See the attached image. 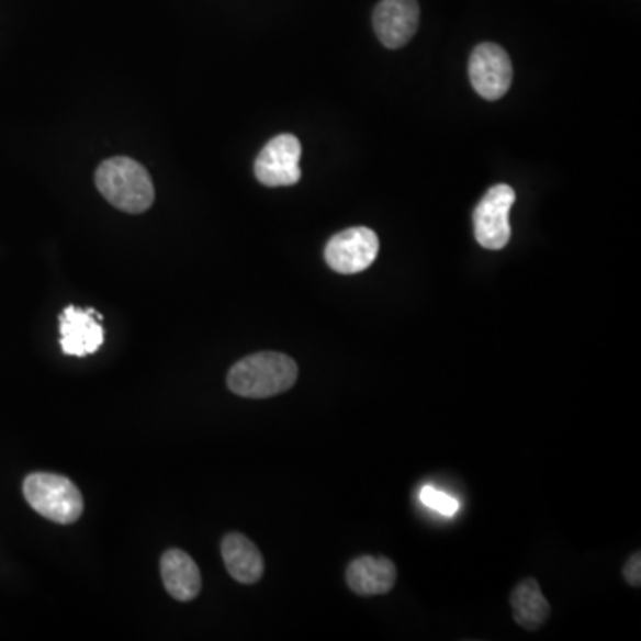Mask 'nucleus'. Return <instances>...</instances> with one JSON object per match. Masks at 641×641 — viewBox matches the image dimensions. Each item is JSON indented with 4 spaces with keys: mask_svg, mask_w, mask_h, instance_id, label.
Wrapping results in <instances>:
<instances>
[{
    "mask_svg": "<svg viewBox=\"0 0 641 641\" xmlns=\"http://www.w3.org/2000/svg\"><path fill=\"white\" fill-rule=\"evenodd\" d=\"M102 316L94 308L70 307L59 316L63 353L71 357H86L99 351L104 345V328L100 325Z\"/></svg>",
    "mask_w": 641,
    "mask_h": 641,
    "instance_id": "9",
    "label": "nucleus"
},
{
    "mask_svg": "<svg viewBox=\"0 0 641 641\" xmlns=\"http://www.w3.org/2000/svg\"><path fill=\"white\" fill-rule=\"evenodd\" d=\"M469 79L483 99H503L514 80V67L505 48L495 43L477 45L469 59Z\"/></svg>",
    "mask_w": 641,
    "mask_h": 641,
    "instance_id": "6",
    "label": "nucleus"
},
{
    "mask_svg": "<svg viewBox=\"0 0 641 641\" xmlns=\"http://www.w3.org/2000/svg\"><path fill=\"white\" fill-rule=\"evenodd\" d=\"M378 254L380 239L376 232L366 227H353L339 232L328 240L325 260L335 273L357 274L373 265Z\"/></svg>",
    "mask_w": 641,
    "mask_h": 641,
    "instance_id": "7",
    "label": "nucleus"
},
{
    "mask_svg": "<svg viewBox=\"0 0 641 641\" xmlns=\"http://www.w3.org/2000/svg\"><path fill=\"white\" fill-rule=\"evenodd\" d=\"M396 565L389 558L360 556L346 571V583L351 592L362 597L385 595L396 585Z\"/></svg>",
    "mask_w": 641,
    "mask_h": 641,
    "instance_id": "10",
    "label": "nucleus"
},
{
    "mask_svg": "<svg viewBox=\"0 0 641 641\" xmlns=\"http://www.w3.org/2000/svg\"><path fill=\"white\" fill-rule=\"evenodd\" d=\"M24 495L29 506L57 524H74L85 511L79 488L68 477L36 472L25 477Z\"/></svg>",
    "mask_w": 641,
    "mask_h": 641,
    "instance_id": "3",
    "label": "nucleus"
},
{
    "mask_svg": "<svg viewBox=\"0 0 641 641\" xmlns=\"http://www.w3.org/2000/svg\"><path fill=\"white\" fill-rule=\"evenodd\" d=\"M623 575H626V581L629 585L634 586V588H640L641 586V554H632L629 558L628 563L623 566Z\"/></svg>",
    "mask_w": 641,
    "mask_h": 641,
    "instance_id": "15",
    "label": "nucleus"
},
{
    "mask_svg": "<svg viewBox=\"0 0 641 641\" xmlns=\"http://www.w3.org/2000/svg\"><path fill=\"white\" fill-rule=\"evenodd\" d=\"M419 20L417 0H382L374 8V33L387 48L405 47L417 33Z\"/></svg>",
    "mask_w": 641,
    "mask_h": 641,
    "instance_id": "8",
    "label": "nucleus"
},
{
    "mask_svg": "<svg viewBox=\"0 0 641 641\" xmlns=\"http://www.w3.org/2000/svg\"><path fill=\"white\" fill-rule=\"evenodd\" d=\"M514 188L497 184L486 191L474 209V236L486 250H503L511 237L509 211L515 203Z\"/></svg>",
    "mask_w": 641,
    "mask_h": 641,
    "instance_id": "4",
    "label": "nucleus"
},
{
    "mask_svg": "<svg viewBox=\"0 0 641 641\" xmlns=\"http://www.w3.org/2000/svg\"><path fill=\"white\" fill-rule=\"evenodd\" d=\"M296 380L297 366L291 357L262 351L239 360L230 369L228 387L237 396L262 400L289 391Z\"/></svg>",
    "mask_w": 641,
    "mask_h": 641,
    "instance_id": "1",
    "label": "nucleus"
},
{
    "mask_svg": "<svg viewBox=\"0 0 641 641\" xmlns=\"http://www.w3.org/2000/svg\"><path fill=\"white\" fill-rule=\"evenodd\" d=\"M222 556L228 574L243 585H254L265 574L262 554L245 535H227L222 543Z\"/></svg>",
    "mask_w": 641,
    "mask_h": 641,
    "instance_id": "12",
    "label": "nucleus"
},
{
    "mask_svg": "<svg viewBox=\"0 0 641 641\" xmlns=\"http://www.w3.org/2000/svg\"><path fill=\"white\" fill-rule=\"evenodd\" d=\"M419 499L423 501V505L446 515V517H453L458 508H460V503L454 499L453 495L446 494V492L434 488V486H425L420 491Z\"/></svg>",
    "mask_w": 641,
    "mask_h": 641,
    "instance_id": "14",
    "label": "nucleus"
},
{
    "mask_svg": "<svg viewBox=\"0 0 641 641\" xmlns=\"http://www.w3.org/2000/svg\"><path fill=\"white\" fill-rule=\"evenodd\" d=\"M94 182L100 194L123 213L142 214L156 200L150 175L137 160L113 157L99 166Z\"/></svg>",
    "mask_w": 641,
    "mask_h": 641,
    "instance_id": "2",
    "label": "nucleus"
},
{
    "mask_svg": "<svg viewBox=\"0 0 641 641\" xmlns=\"http://www.w3.org/2000/svg\"><path fill=\"white\" fill-rule=\"evenodd\" d=\"M160 574L168 594L180 603L193 600L202 589L199 565L180 549L166 552L160 560Z\"/></svg>",
    "mask_w": 641,
    "mask_h": 641,
    "instance_id": "11",
    "label": "nucleus"
},
{
    "mask_svg": "<svg viewBox=\"0 0 641 641\" xmlns=\"http://www.w3.org/2000/svg\"><path fill=\"white\" fill-rule=\"evenodd\" d=\"M511 609L515 622L528 631H537L548 622L551 606L542 595V589L535 580L520 581L511 592Z\"/></svg>",
    "mask_w": 641,
    "mask_h": 641,
    "instance_id": "13",
    "label": "nucleus"
},
{
    "mask_svg": "<svg viewBox=\"0 0 641 641\" xmlns=\"http://www.w3.org/2000/svg\"><path fill=\"white\" fill-rule=\"evenodd\" d=\"M302 143L293 134H280L262 148L255 160V177L266 188H285L302 179Z\"/></svg>",
    "mask_w": 641,
    "mask_h": 641,
    "instance_id": "5",
    "label": "nucleus"
}]
</instances>
